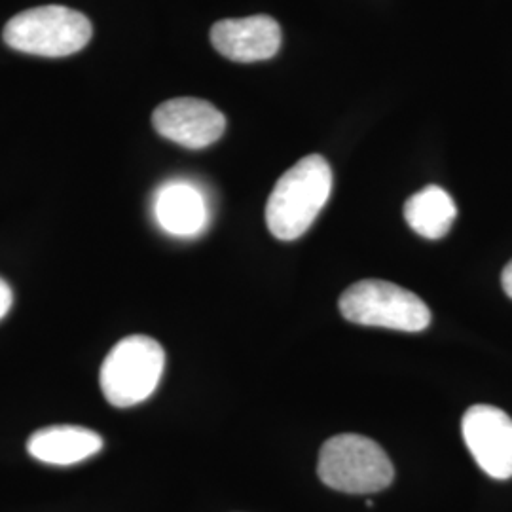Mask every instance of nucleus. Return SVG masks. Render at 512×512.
Wrapping results in <instances>:
<instances>
[{"mask_svg":"<svg viewBox=\"0 0 512 512\" xmlns=\"http://www.w3.org/2000/svg\"><path fill=\"white\" fill-rule=\"evenodd\" d=\"M332 169L329 162L311 154L293 165L274 186L266 205L270 232L281 241L304 236L329 202Z\"/></svg>","mask_w":512,"mask_h":512,"instance_id":"obj_1","label":"nucleus"},{"mask_svg":"<svg viewBox=\"0 0 512 512\" xmlns=\"http://www.w3.org/2000/svg\"><path fill=\"white\" fill-rule=\"evenodd\" d=\"M317 473L332 490L355 495L382 492L395 478V469L382 446L351 433L323 444Z\"/></svg>","mask_w":512,"mask_h":512,"instance_id":"obj_2","label":"nucleus"},{"mask_svg":"<svg viewBox=\"0 0 512 512\" xmlns=\"http://www.w3.org/2000/svg\"><path fill=\"white\" fill-rule=\"evenodd\" d=\"M92 21L67 6H40L25 10L4 27V42L23 54L67 57L92 40Z\"/></svg>","mask_w":512,"mask_h":512,"instance_id":"obj_3","label":"nucleus"},{"mask_svg":"<svg viewBox=\"0 0 512 512\" xmlns=\"http://www.w3.org/2000/svg\"><path fill=\"white\" fill-rule=\"evenodd\" d=\"M165 351L154 338L133 334L110 349L101 366V391L116 408L147 401L162 380Z\"/></svg>","mask_w":512,"mask_h":512,"instance_id":"obj_4","label":"nucleus"},{"mask_svg":"<svg viewBox=\"0 0 512 512\" xmlns=\"http://www.w3.org/2000/svg\"><path fill=\"white\" fill-rule=\"evenodd\" d=\"M342 315L357 325L421 332L431 323V311L418 294L395 283L365 279L340 296Z\"/></svg>","mask_w":512,"mask_h":512,"instance_id":"obj_5","label":"nucleus"},{"mask_svg":"<svg viewBox=\"0 0 512 512\" xmlns=\"http://www.w3.org/2000/svg\"><path fill=\"white\" fill-rule=\"evenodd\" d=\"M461 433L478 467L495 480L512 476L511 416L490 404L471 406L463 421Z\"/></svg>","mask_w":512,"mask_h":512,"instance_id":"obj_6","label":"nucleus"},{"mask_svg":"<svg viewBox=\"0 0 512 512\" xmlns=\"http://www.w3.org/2000/svg\"><path fill=\"white\" fill-rule=\"evenodd\" d=\"M152 124L165 139L200 150L219 141L226 129V118L215 105L203 99L179 97L154 110Z\"/></svg>","mask_w":512,"mask_h":512,"instance_id":"obj_7","label":"nucleus"},{"mask_svg":"<svg viewBox=\"0 0 512 512\" xmlns=\"http://www.w3.org/2000/svg\"><path fill=\"white\" fill-rule=\"evenodd\" d=\"M211 42L220 55L238 61L255 63L270 59L279 52L281 29L270 16L222 19L211 29Z\"/></svg>","mask_w":512,"mask_h":512,"instance_id":"obj_8","label":"nucleus"},{"mask_svg":"<svg viewBox=\"0 0 512 512\" xmlns=\"http://www.w3.org/2000/svg\"><path fill=\"white\" fill-rule=\"evenodd\" d=\"M27 450L42 463L65 467L99 454L103 450V439L92 429L54 425L37 431L27 442Z\"/></svg>","mask_w":512,"mask_h":512,"instance_id":"obj_9","label":"nucleus"},{"mask_svg":"<svg viewBox=\"0 0 512 512\" xmlns=\"http://www.w3.org/2000/svg\"><path fill=\"white\" fill-rule=\"evenodd\" d=\"M154 211L165 232L181 238L200 234L207 224L202 192L188 183L165 184L156 196Z\"/></svg>","mask_w":512,"mask_h":512,"instance_id":"obj_10","label":"nucleus"},{"mask_svg":"<svg viewBox=\"0 0 512 512\" xmlns=\"http://www.w3.org/2000/svg\"><path fill=\"white\" fill-rule=\"evenodd\" d=\"M456 217L458 207L452 196L435 184L410 196L404 205V219L408 226L425 239L444 238Z\"/></svg>","mask_w":512,"mask_h":512,"instance_id":"obj_11","label":"nucleus"},{"mask_svg":"<svg viewBox=\"0 0 512 512\" xmlns=\"http://www.w3.org/2000/svg\"><path fill=\"white\" fill-rule=\"evenodd\" d=\"M12 302H14V294L10 285L4 279H0V319L10 311Z\"/></svg>","mask_w":512,"mask_h":512,"instance_id":"obj_12","label":"nucleus"},{"mask_svg":"<svg viewBox=\"0 0 512 512\" xmlns=\"http://www.w3.org/2000/svg\"><path fill=\"white\" fill-rule=\"evenodd\" d=\"M501 285H503V291L509 294L512 298V260L505 266L503 275H501Z\"/></svg>","mask_w":512,"mask_h":512,"instance_id":"obj_13","label":"nucleus"}]
</instances>
